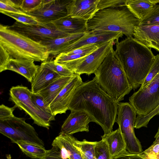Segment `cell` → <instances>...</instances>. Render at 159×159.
<instances>
[{"label": "cell", "mask_w": 159, "mask_h": 159, "mask_svg": "<svg viewBox=\"0 0 159 159\" xmlns=\"http://www.w3.org/2000/svg\"><path fill=\"white\" fill-rule=\"evenodd\" d=\"M102 88L117 103L132 89L123 66L113 49L94 74Z\"/></svg>", "instance_id": "3957f363"}, {"label": "cell", "mask_w": 159, "mask_h": 159, "mask_svg": "<svg viewBox=\"0 0 159 159\" xmlns=\"http://www.w3.org/2000/svg\"><path fill=\"white\" fill-rule=\"evenodd\" d=\"M11 57L9 53L0 44V72L3 71L5 66L9 62Z\"/></svg>", "instance_id": "60d3db41"}, {"label": "cell", "mask_w": 159, "mask_h": 159, "mask_svg": "<svg viewBox=\"0 0 159 159\" xmlns=\"http://www.w3.org/2000/svg\"><path fill=\"white\" fill-rule=\"evenodd\" d=\"M9 28L39 43L64 37L69 35L58 30L52 22L28 25L16 21Z\"/></svg>", "instance_id": "30bf717a"}, {"label": "cell", "mask_w": 159, "mask_h": 159, "mask_svg": "<svg viewBox=\"0 0 159 159\" xmlns=\"http://www.w3.org/2000/svg\"><path fill=\"white\" fill-rule=\"evenodd\" d=\"M22 0H0V11L20 13H25L20 8Z\"/></svg>", "instance_id": "1f68e13d"}, {"label": "cell", "mask_w": 159, "mask_h": 159, "mask_svg": "<svg viewBox=\"0 0 159 159\" xmlns=\"http://www.w3.org/2000/svg\"><path fill=\"white\" fill-rule=\"evenodd\" d=\"M118 103L106 92L94 77L83 82L76 89L68 110L80 111L87 113L101 126L104 134L113 131L118 111Z\"/></svg>", "instance_id": "6da1fadb"}, {"label": "cell", "mask_w": 159, "mask_h": 159, "mask_svg": "<svg viewBox=\"0 0 159 159\" xmlns=\"http://www.w3.org/2000/svg\"><path fill=\"white\" fill-rule=\"evenodd\" d=\"M95 150L96 159H113L111 157L107 144L102 139L97 142Z\"/></svg>", "instance_id": "d6a6232c"}, {"label": "cell", "mask_w": 159, "mask_h": 159, "mask_svg": "<svg viewBox=\"0 0 159 159\" xmlns=\"http://www.w3.org/2000/svg\"><path fill=\"white\" fill-rule=\"evenodd\" d=\"M61 77L58 74L42 62L39 66L37 72L31 83V91L33 93H38Z\"/></svg>", "instance_id": "d6986e66"}, {"label": "cell", "mask_w": 159, "mask_h": 159, "mask_svg": "<svg viewBox=\"0 0 159 159\" xmlns=\"http://www.w3.org/2000/svg\"><path fill=\"white\" fill-rule=\"evenodd\" d=\"M155 140L148 149L138 155L143 159H159V131L154 136Z\"/></svg>", "instance_id": "f1b7e54d"}, {"label": "cell", "mask_w": 159, "mask_h": 159, "mask_svg": "<svg viewBox=\"0 0 159 159\" xmlns=\"http://www.w3.org/2000/svg\"><path fill=\"white\" fill-rule=\"evenodd\" d=\"M158 131H159V127H158Z\"/></svg>", "instance_id": "ee69618b"}, {"label": "cell", "mask_w": 159, "mask_h": 159, "mask_svg": "<svg viewBox=\"0 0 159 159\" xmlns=\"http://www.w3.org/2000/svg\"><path fill=\"white\" fill-rule=\"evenodd\" d=\"M31 97L35 103L41 110L51 116L55 117L52 114L50 106L46 103L43 98L39 94L32 93Z\"/></svg>", "instance_id": "d590c367"}, {"label": "cell", "mask_w": 159, "mask_h": 159, "mask_svg": "<svg viewBox=\"0 0 159 159\" xmlns=\"http://www.w3.org/2000/svg\"><path fill=\"white\" fill-rule=\"evenodd\" d=\"M136 112L128 102L118 103V111L116 122L119 125L124 138L126 149L129 153L138 154L143 152L141 143L134 133Z\"/></svg>", "instance_id": "52a82bcc"}, {"label": "cell", "mask_w": 159, "mask_h": 159, "mask_svg": "<svg viewBox=\"0 0 159 159\" xmlns=\"http://www.w3.org/2000/svg\"><path fill=\"white\" fill-rule=\"evenodd\" d=\"M22 152L32 159H44L47 150L44 147L23 141L16 143Z\"/></svg>", "instance_id": "484cf974"}, {"label": "cell", "mask_w": 159, "mask_h": 159, "mask_svg": "<svg viewBox=\"0 0 159 159\" xmlns=\"http://www.w3.org/2000/svg\"><path fill=\"white\" fill-rule=\"evenodd\" d=\"M16 107L15 105L13 107H9L4 104L1 105L0 106V120H3L14 116L13 112Z\"/></svg>", "instance_id": "ab89813d"}, {"label": "cell", "mask_w": 159, "mask_h": 159, "mask_svg": "<svg viewBox=\"0 0 159 159\" xmlns=\"http://www.w3.org/2000/svg\"><path fill=\"white\" fill-rule=\"evenodd\" d=\"M115 53L134 90L143 83L155 56L149 48L133 37L116 41Z\"/></svg>", "instance_id": "7a4b0ae2"}, {"label": "cell", "mask_w": 159, "mask_h": 159, "mask_svg": "<svg viewBox=\"0 0 159 159\" xmlns=\"http://www.w3.org/2000/svg\"><path fill=\"white\" fill-rule=\"evenodd\" d=\"M159 72V54L155 56L153 63L143 83L139 89H142L149 83Z\"/></svg>", "instance_id": "e575fe53"}, {"label": "cell", "mask_w": 159, "mask_h": 159, "mask_svg": "<svg viewBox=\"0 0 159 159\" xmlns=\"http://www.w3.org/2000/svg\"><path fill=\"white\" fill-rule=\"evenodd\" d=\"M42 2V0H22L20 8L25 13L29 12L37 8Z\"/></svg>", "instance_id": "74e56055"}, {"label": "cell", "mask_w": 159, "mask_h": 159, "mask_svg": "<svg viewBox=\"0 0 159 159\" xmlns=\"http://www.w3.org/2000/svg\"><path fill=\"white\" fill-rule=\"evenodd\" d=\"M126 0H99L98 11L105 8L125 6Z\"/></svg>", "instance_id": "f35d334b"}, {"label": "cell", "mask_w": 159, "mask_h": 159, "mask_svg": "<svg viewBox=\"0 0 159 159\" xmlns=\"http://www.w3.org/2000/svg\"><path fill=\"white\" fill-rule=\"evenodd\" d=\"M74 75L61 77L54 81L38 93L43 97L46 103L50 106L52 102L70 82Z\"/></svg>", "instance_id": "cb8c5ba5"}, {"label": "cell", "mask_w": 159, "mask_h": 159, "mask_svg": "<svg viewBox=\"0 0 159 159\" xmlns=\"http://www.w3.org/2000/svg\"><path fill=\"white\" fill-rule=\"evenodd\" d=\"M115 41L112 40L101 45L96 50L84 57L83 60L76 66L75 74L89 75L94 74L103 60L113 49Z\"/></svg>", "instance_id": "7c38bea8"}, {"label": "cell", "mask_w": 159, "mask_h": 159, "mask_svg": "<svg viewBox=\"0 0 159 159\" xmlns=\"http://www.w3.org/2000/svg\"><path fill=\"white\" fill-rule=\"evenodd\" d=\"M123 35L120 33L107 32L88 31L80 38L69 45L63 51L65 53L81 47L90 44H102L113 40L118 41Z\"/></svg>", "instance_id": "5bb4252c"}, {"label": "cell", "mask_w": 159, "mask_h": 159, "mask_svg": "<svg viewBox=\"0 0 159 159\" xmlns=\"http://www.w3.org/2000/svg\"><path fill=\"white\" fill-rule=\"evenodd\" d=\"M0 44L13 58L44 62L50 55L43 44L1 24Z\"/></svg>", "instance_id": "5b68a950"}, {"label": "cell", "mask_w": 159, "mask_h": 159, "mask_svg": "<svg viewBox=\"0 0 159 159\" xmlns=\"http://www.w3.org/2000/svg\"><path fill=\"white\" fill-rule=\"evenodd\" d=\"M0 12L14 19L16 21L23 24L35 25L39 23L35 18L26 13H14L2 10L0 11Z\"/></svg>", "instance_id": "f546056e"}, {"label": "cell", "mask_w": 159, "mask_h": 159, "mask_svg": "<svg viewBox=\"0 0 159 159\" xmlns=\"http://www.w3.org/2000/svg\"><path fill=\"white\" fill-rule=\"evenodd\" d=\"M34 61L32 60L11 58L3 71L9 70L15 72L24 76L31 83L39 66L36 65Z\"/></svg>", "instance_id": "ffe728a7"}, {"label": "cell", "mask_w": 159, "mask_h": 159, "mask_svg": "<svg viewBox=\"0 0 159 159\" xmlns=\"http://www.w3.org/2000/svg\"><path fill=\"white\" fill-rule=\"evenodd\" d=\"M99 1V0H72L67 7L68 15L88 21L98 11Z\"/></svg>", "instance_id": "2e32d148"}, {"label": "cell", "mask_w": 159, "mask_h": 159, "mask_svg": "<svg viewBox=\"0 0 159 159\" xmlns=\"http://www.w3.org/2000/svg\"><path fill=\"white\" fill-rule=\"evenodd\" d=\"M159 25V3L155 5L141 20L139 26Z\"/></svg>", "instance_id": "83f0119b"}, {"label": "cell", "mask_w": 159, "mask_h": 159, "mask_svg": "<svg viewBox=\"0 0 159 159\" xmlns=\"http://www.w3.org/2000/svg\"><path fill=\"white\" fill-rule=\"evenodd\" d=\"M97 142L88 141L85 139L80 141L76 139L74 145L80 151L84 159H96L95 149Z\"/></svg>", "instance_id": "4316f807"}, {"label": "cell", "mask_w": 159, "mask_h": 159, "mask_svg": "<svg viewBox=\"0 0 159 159\" xmlns=\"http://www.w3.org/2000/svg\"><path fill=\"white\" fill-rule=\"evenodd\" d=\"M159 3V0H126L125 5L136 17L140 20Z\"/></svg>", "instance_id": "d4e9b609"}, {"label": "cell", "mask_w": 159, "mask_h": 159, "mask_svg": "<svg viewBox=\"0 0 159 159\" xmlns=\"http://www.w3.org/2000/svg\"><path fill=\"white\" fill-rule=\"evenodd\" d=\"M72 0H42L36 9L27 14L39 22L47 24L68 15L67 7Z\"/></svg>", "instance_id": "8fae6325"}, {"label": "cell", "mask_w": 159, "mask_h": 159, "mask_svg": "<svg viewBox=\"0 0 159 159\" xmlns=\"http://www.w3.org/2000/svg\"><path fill=\"white\" fill-rule=\"evenodd\" d=\"M102 44H93L85 45L65 53L69 55H88L96 50Z\"/></svg>", "instance_id": "8d00e7d4"}, {"label": "cell", "mask_w": 159, "mask_h": 159, "mask_svg": "<svg viewBox=\"0 0 159 159\" xmlns=\"http://www.w3.org/2000/svg\"><path fill=\"white\" fill-rule=\"evenodd\" d=\"M86 33L70 34L40 43L46 47L50 54L57 56L62 53L66 48L82 37Z\"/></svg>", "instance_id": "7402d4cb"}, {"label": "cell", "mask_w": 159, "mask_h": 159, "mask_svg": "<svg viewBox=\"0 0 159 159\" xmlns=\"http://www.w3.org/2000/svg\"><path fill=\"white\" fill-rule=\"evenodd\" d=\"M83 82L80 75L75 74L72 79L62 89L50 105L52 114L66 113L77 88Z\"/></svg>", "instance_id": "4fadbf2b"}, {"label": "cell", "mask_w": 159, "mask_h": 159, "mask_svg": "<svg viewBox=\"0 0 159 159\" xmlns=\"http://www.w3.org/2000/svg\"><path fill=\"white\" fill-rule=\"evenodd\" d=\"M10 100L17 107L24 111L33 120L34 124L49 129L51 121L55 117L51 116L41 110L32 100V92L22 85L12 87L10 90Z\"/></svg>", "instance_id": "8992f818"}, {"label": "cell", "mask_w": 159, "mask_h": 159, "mask_svg": "<svg viewBox=\"0 0 159 159\" xmlns=\"http://www.w3.org/2000/svg\"><path fill=\"white\" fill-rule=\"evenodd\" d=\"M58 74L61 77L72 76L75 73L65 66L56 63L54 60H47L43 62Z\"/></svg>", "instance_id": "4dcf8cb0"}, {"label": "cell", "mask_w": 159, "mask_h": 159, "mask_svg": "<svg viewBox=\"0 0 159 159\" xmlns=\"http://www.w3.org/2000/svg\"><path fill=\"white\" fill-rule=\"evenodd\" d=\"M87 22L67 15L52 22L59 31L72 34L87 32Z\"/></svg>", "instance_id": "44dd1931"}, {"label": "cell", "mask_w": 159, "mask_h": 159, "mask_svg": "<svg viewBox=\"0 0 159 159\" xmlns=\"http://www.w3.org/2000/svg\"><path fill=\"white\" fill-rule=\"evenodd\" d=\"M0 133L9 138L12 143L23 141L44 147V143L34 127L23 118L14 116L0 120Z\"/></svg>", "instance_id": "ba28073f"}, {"label": "cell", "mask_w": 159, "mask_h": 159, "mask_svg": "<svg viewBox=\"0 0 159 159\" xmlns=\"http://www.w3.org/2000/svg\"><path fill=\"white\" fill-rule=\"evenodd\" d=\"M91 122H93V120L86 112L71 110L61 126V132L70 135L79 132H88L89 124Z\"/></svg>", "instance_id": "9a60e30c"}, {"label": "cell", "mask_w": 159, "mask_h": 159, "mask_svg": "<svg viewBox=\"0 0 159 159\" xmlns=\"http://www.w3.org/2000/svg\"><path fill=\"white\" fill-rule=\"evenodd\" d=\"M76 139L72 135L61 132L52 145L59 148L63 159H84L80 151L74 145Z\"/></svg>", "instance_id": "e0dca14e"}, {"label": "cell", "mask_w": 159, "mask_h": 159, "mask_svg": "<svg viewBox=\"0 0 159 159\" xmlns=\"http://www.w3.org/2000/svg\"><path fill=\"white\" fill-rule=\"evenodd\" d=\"M47 152L44 159H63L61 155V151L59 148L55 146Z\"/></svg>", "instance_id": "b9f144b4"}, {"label": "cell", "mask_w": 159, "mask_h": 159, "mask_svg": "<svg viewBox=\"0 0 159 159\" xmlns=\"http://www.w3.org/2000/svg\"><path fill=\"white\" fill-rule=\"evenodd\" d=\"M113 159H143L138 154H131L128 152L126 149Z\"/></svg>", "instance_id": "7bdbcfd3"}, {"label": "cell", "mask_w": 159, "mask_h": 159, "mask_svg": "<svg viewBox=\"0 0 159 159\" xmlns=\"http://www.w3.org/2000/svg\"><path fill=\"white\" fill-rule=\"evenodd\" d=\"M159 113V105L153 111L145 116H138L134 124V128L137 129L142 127H147L150 120Z\"/></svg>", "instance_id": "836d02e7"}, {"label": "cell", "mask_w": 159, "mask_h": 159, "mask_svg": "<svg viewBox=\"0 0 159 159\" xmlns=\"http://www.w3.org/2000/svg\"><path fill=\"white\" fill-rule=\"evenodd\" d=\"M133 36L148 47L159 52V25L138 26Z\"/></svg>", "instance_id": "ac0fdd59"}, {"label": "cell", "mask_w": 159, "mask_h": 159, "mask_svg": "<svg viewBox=\"0 0 159 159\" xmlns=\"http://www.w3.org/2000/svg\"><path fill=\"white\" fill-rule=\"evenodd\" d=\"M107 144L112 159L126 149V144L120 129L101 136Z\"/></svg>", "instance_id": "603a6c76"}, {"label": "cell", "mask_w": 159, "mask_h": 159, "mask_svg": "<svg viewBox=\"0 0 159 159\" xmlns=\"http://www.w3.org/2000/svg\"><path fill=\"white\" fill-rule=\"evenodd\" d=\"M139 21L126 6L108 8L98 11L87 21V30L120 33L127 37H132Z\"/></svg>", "instance_id": "277c9868"}, {"label": "cell", "mask_w": 159, "mask_h": 159, "mask_svg": "<svg viewBox=\"0 0 159 159\" xmlns=\"http://www.w3.org/2000/svg\"><path fill=\"white\" fill-rule=\"evenodd\" d=\"M129 103L138 116H145L159 105V72L148 84L134 92Z\"/></svg>", "instance_id": "9c48e42d"}]
</instances>
